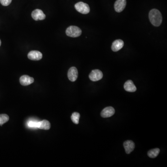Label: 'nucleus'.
Returning <instances> with one entry per match:
<instances>
[{
	"label": "nucleus",
	"mask_w": 167,
	"mask_h": 167,
	"mask_svg": "<svg viewBox=\"0 0 167 167\" xmlns=\"http://www.w3.org/2000/svg\"><path fill=\"white\" fill-rule=\"evenodd\" d=\"M149 19L150 22L155 26H159L162 22L161 13L158 10L153 9L149 13Z\"/></svg>",
	"instance_id": "nucleus-1"
},
{
	"label": "nucleus",
	"mask_w": 167,
	"mask_h": 167,
	"mask_svg": "<svg viewBox=\"0 0 167 167\" xmlns=\"http://www.w3.org/2000/svg\"><path fill=\"white\" fill-rule=\"evenodd\" d=\"M66 33L67 36L73 37V38H76V37H79L81 35L82 31L78 26H69L66 29Z\"/></svg>",
	"instance_id": "nucleus-2"
},
{
	"label": "nucleus",
	"mask_w": 167,
	"mask_h": 167,
	"mask_svg": "<svg viewBox=\"0 0 167 167\" xmlns=\"http://www.w3.org/2000/svg\"><path fill=\"white\" fill-rule=\"evenodd\" d=\"M75 8L77 11L83 14H87L90 12L89 5L83 2H78L75 5Z\"/></svg>",
	"instance_id": "nucleus-3"
},
{
	"label": "nucleus",
	"mask_w": 167,
	"mask_h": 167,
	"mask_svg": "<svg viewBox=\"0 0 167 167\" xmlns=\"http://www.w3.org/2000/svg\"><path fill=\"white\" fill-rule=\"evenodd\" d=\"M89 78L93 81H97L102 79L103 77V73L98 69L93 70L89 74Z\"/></svg>",
	"instance_id": "nucleus-4"
},
{
	"label": "nucleus",
	"mask_w": 167,
	"mask_h": 167,
	"mask_svg": "<svg viewBox=\"0 0 167 167\" xmlns=\"http://www.w3.org/2000/svg\"><path fill=\"white\" fill-rule=\"evenodd\" d=\"M115 112V110L113 107H107L101 111V116L104 118L110 117L114 114Z\"/></svg>",
	"instance_id": "nucleus-5"
},
{
	"label": "nucleus",
	"mask_w": 167,
	"mask_h": 167,
	"mask_svg": "<svg viewBox=\"0 0 167 167\" xmlns=\"http://www.w3.org/2000/svg\"><path fill=\"white\" fill-rule=\"evenodd\" d=\"M68 78L72 82H74L78 77V71L75 67H72L69 69L67 74Z\"/></svg>",
	"instance_id": "nucleus-6"
},
{
	"label": "nucleus",
	"mask_w": 167,
	"mask_h": 167,
	"mask_svg": "<svg viewBox=\"0 0 167 167\" xmlns=\"http://www.w3.org/2000/svg\"><path fill=\"white\" fill-rule=\"evenodd\" d=\"M32 17L35 21L43 20L46 18V15L42 10L36 9L33 11Z\"/></svg>",
	"instance_id": "nucleus-7"
},
{
	"label": "nucleus",
	"mask_w": 167,
	"mask_h": 167,
	"mask_svg": "<svg viewBox=\"0 0 167 167\" xmlns=\"http://www.w3.org/2000/svg\"><path fill=\"white\" fill-rule=\"evenodd\" d=\"M126 5V0H117L114 4V9L117 12L123 11Z\"/></svg>",
	"instance_id": "nucleus-8"
},
{
	"label": "nucleus",
	"mask_w": 167,
	"mask_h": 167,
	"mask_svg": "<svg viewBox=\"0 0 167 167\" xmlns=\"http://www.w3.org/2000/svg\"><path fill=\"white\" fill-rule=\"evenodd\" d=\"M27 56L32 61H39L42 58V54L38 51H32L29 53Z\"/></svg>",
	"instance_id": "nucleus-9"
},
{
	"label": "nucleus",
	"mask_w": 167,
	"mask_h": 167,
	"mask_svg": "<svg viewBox=\"0 0 167 167\" xmlns=\"http://www.w3.org/2000/svg\"><path fill=\"white\" fill-rule=\"evenodd\" d=\"M20 82L22 85L26 86L32 84L34 82V79L28 75H23L20 78Z\"/></svg>",
	"instance_id": "nucleus-10"
},
{
	"label": "nucleus",
	"mask_w": 167,
	"mask_h": 167,
	"mask_svg": "<svg viewBox=\"0 0 167 167\" xmlns=\"http://www.w3.org/2000/svg\"><path fill=\"white\" fill-rule=\"evenodd\" d=\"M124 89L127 92H136L137 88L134 85L133 81L131 80H128L124 84Z\"/></svg>",
	"instance_id": "nucleus-11"
},
{
	"label": "nucleus",
	"mask_w": 167,
	"mask_h": 167,
	"mask_svg": "<svg viewBox=\"0 0 167 167\" xmlns=\"http://www.w3.org/2000/svg\"><path fill=\"white\" fill-rule=\"evenodd\" d=\"M124 147L126 153L129 154L133 151L135 149V145L134 142L131 140H127L124 142Z\"/></svg>",
	"instance_id": "nucleus-12"
},
{
	"label": "nucleus",
	"mask_w": 167,
	"mask_h": 167,
	"mask_svg": "<svg viewBox=\"0 0 167 167\" xmlns=\"http://www.w3.org/2000/svg\"><path fill=\"white\" fill-rule=\"evenodd\" d=\"M124 42L122 40H117L113 43L111 49L113 52H117L123 48Z\"/></svg>",
	"instance_id": "nucleus-13"
},
{
	"label": "nucleus",
	"mask_w": 167,
	"mask_h": 167,
	"mask_svg": "<svg viewBox=\"0 0 167 167\" xmlns=\"http://www.w3.org/2000/svg\"><path fill=\"white\" fill-rule=\"evenodd\" d=\"M50 127H51V125H50V122L47 120H43L39 122L38 128L40 129L48 130L50 129Z\"/></svg>",
	"instance_id": "nucleus-14"
},
{
	"label": "nucleus",
	"mask_w": 167,
	"mask_h": 167,
	"mask_svg": "<svg viewBox=\"0 0 167 167\" xmlns=\"http://www.w3.org/2000/svg\"><path fill=\"white\" fill-rule=\"evenodd\" d=\"M160 151V150L158 148L151 149V150H149L148 152V156L149 157L154 158H156V157H157L158 155L159 154Z\"/></svg>",
	"instance_id": "nucleus-15"
},
{
	"label": "nucleus",
	"mask_w": 167,
	"mask_h": 167,
	"mask_svg": "<svg viewBox=\"0 0 167 167\" xmlns=\"http://www.w3.org/2000/svg\"><path fill=\"white\" fill-rule=\"evenodd\" d=\"M79 118H80V114L78 113L75 112L72 114L71 119L75 124H76V125L78 124Z\"/></svg>",
	"instance_id": "nucleus-16"
},
{
	"label": "nucleus",
	"mask_w": 167,
	"mask_h": 167,
	"mask_svg": "<svg viewBox=\"0 0 167 167\" xmlns=\"http://www.w3.org/2000/svg\"><path fill=\"white\" fill-rule=\"evenodd\" d=\"M9 120V117L6 114H0V125L8 122Z\"/></svg>",
	"instance_id": "nucleus-17"
},
{
	"label": "nucleus",
	"mask_w": 167,
	"mask_h": 167,
	"mask_svg": "<svg viewBox=\"0 0 167 167\" xmlns=\"http://www.w3.org/2000/svg\"><path fill=\"white\" fill-rule=\"evenodd\" d=\"M39 123V122L31 120V121H29L28 122L27 125L29 126L30 128H38Z\"/></svg>",
	"instance_id": "nucleus-18"
},
{
	"label": "nucleus",
	"mask_w": 167,
	"mask_h": 167,
	"mask_svg": "<svg viewBox=\"0 0 167 167\" xmlns=\"http://www.w3.org/2000/svg\"><path fill=\"white\" fill-rule=\"evenodd\" d=\"M12 1V0H0V2L3 6H7L10 4Z\"/></svg>",
	"instance_id": "nucleus-19"
},
{
	"label": "nucleus",
	"mask_w": 167,
	"mask_h": 167,
	"mask_svg": "<svg viewBox=\"0 0 167 167\" xmlns=\"http://www.w3.org/2000/svg\"><path fill=\"white\" fill-rule=\"evenodd\" d=\"M1 41L0 40V46H1Z\"/></svg>",
	"instance_id": "nucleus-20"
}]
</instances>
